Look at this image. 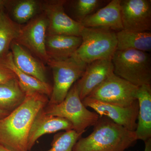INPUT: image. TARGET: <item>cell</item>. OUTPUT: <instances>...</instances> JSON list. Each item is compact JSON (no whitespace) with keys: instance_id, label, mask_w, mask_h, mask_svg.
Returning <instances> with one entry per match:
<instances>
[{"instance_id":"cell-13","label":"cell","mask_w":151,"mask_h":151,"mask_svg":"<svg viewBox=\"0 0 151 151\" xmlns=\"http://www.w3.org/2000/svg\"><path fill=\"white\" fill-rule=\"evenodd\" d=\"M121 0H112L81 22L84 27L103 29L118 32L123 29Z\"/></svg>"},{"instance_id":"cell-27","label":"cell","mask_w":151,"mask_h":151,"mask_svg":"<svg viewBox=\"0 0 151 151\" xmlns=\"http://www.w3.org/2000/svg\"><path fill=\"white\" fill-rule=\"evenodd\" d=\"M10 113V112H8V111L0 110V120L7 116Z\"/></svg>"},{"instance_id":"cell-21","label":"cell","mask_w":151,"mask_h":151,"mask_svg":"<svg viewBox=\"0 0 151 151\" xmlns=\"http://www.w3.org/2000/svg\"><path fill=\"white\" fill-rule=\"evenodd\" d=\"M6 7L10 9L13 20L20 25L27 23L41 11V1L36 0L8 1Z\"/></svg>"},{"instance_id":"cell-8","label":"cell","mask_w":151,"mask_h":151,"mask_svg":"<svg viewBox=\"0 0 151 151\" xmlns=\"http://www.w3.org/2000/svg\"><path fill=\"white\" fill-rule=\"evenodd\" d=\"M66 1L53 0L41 2V11L48 22L47 35L80 37L84 27L65 13Z\"/></svg>"},{"instance_id":"cell-24","label":"cell","mask_w":151,"mask_h":151,"mask_svg":"<svg viewBox=\"0 0 151 151\" xmlns=\"http://www.w3.org/2000/svg\"><path fill=\"white\" fill-rule=\"evenodd\" d=\"M105 1L101 0H76L72 6L76 21L81 22L86 17L95 12Z\"/></svg>"},{"instance_id":"cell-26","label":"cell","mask_w":151,"mask_h":151,"mask_svg":"<svg viewBox=\"0 0 151 151\" xmlns=\"http://www.w3.org/2000/svg\"><path fill=\"white\" fill-rule=\"evenodd\" d=\"M144 151H151V138L145 141Z\"/></svg>"},{"instance_id":"cell-9","label":"cell","mask_w":151,"mask_h":151,"mask_svg":"<svg viewBox=\"0 0 151 151\" xmlns=\"http://www.w3.org/2000/svg\"><path fill=\"white\" fill-rule=\"evenodd\" d=\"M47 26L46 17L42 13L21 27L18 37L14 40L46 64L50 60L45 47Z\"/></svg>"},{"instance_id":"cell-17","label":"cell","mask_w":151,"mask_h":151,"mask_svg":"<svg viewBox=\"0 0 151 151\" xmlns=\"http://www.w3.org/2000/svg\"><path fill=\"white\" fill-rule=\"evenodd\" d=\"M81 37L47 35L45 47L50 59L62 60L72 57L81 43Z\"/></svg>"},{"instance_id":"cell-6","label":"cell","mask_w":151,"mask_h":151,"mask_svg":"<svg viewBox=\"0 0 151 151\" xmlns=\"http://www.w3.org/2000/svg\"><path fill=\"white\" fill-rule=\"evenodd\" d=\"M47 64L51 68L53 85L47 104L56 105L62 102L72 86L83 75L87 64L73 57L62 60L50 59Z\"/></svg>"},{"instance_id":"cell-1","label":"cell","mask_w":151,"mask_h":151,"mask_svg":"<svg viewBox=\"0 0 151 151\" xmlns=\"http://www.w3.org/2000/svg\"><path fill=\"white\" fill-rule=\"evenodd\" d=\"M48 102L43 94L26 95L21 105L0 120V145L11 151H28V138L33 122Z\"/></svg>"},{"instance_id":"cell-15","label":"cell","mask_w":151,"mask_h":151,"mask_svg":"<svg viewBox=\"0 0 151 151\" xmlns=\"http://www.w3.org/2000/svg\"><path fill=\"white\" fill-rule=\"evenodd\" d=\"M10 48L16 67L22 72L47 83L46 68L43 62L15 41L11 44Z\"/></svg>"},{"instance_id":"cell-28","label":"cell","mask_w":151,"mask_h":151,"mask_svg":"<svg viewBox=\"0 0 151 151\" xmlns=\"http://www.w3.org/2000/svg\"><path fill=\"white\" fill-rule=\"evenodd\" d=\"M8 1L6 0H0V11L4 9L6 7Z\"/></svg>"},{"instance_id":"cell-20","label":"cell","mask_w":151,"mask_h":151,"mask_svg":"<svg viewBox=\"0 0 151 151\" xmlns=\"http://www.w3.org/2000/svg\"><path fill=\"white\" fill-rule=\"evenodd\" d=\"M26 96L17 77L0 84V110L11 113L21 105Z\"/></svg>"},{"instance_id":"cell-30","label":"cell","mask_w":151,"mask_h":151,"mask_svg":"<svg viewBox=\"0 0 151 151\" xmlns=\"http://www.w3.org/2000/svg\"></svg>"},{"instance_id":"cell-7","label":"cell","mask_w":151,"mask_h":151,"mask_svg":"<svg viewBox=\"0 0 151 151\" xmlns=\"http://www.w3.org/2000/svg\"><path fill=\"white\" fill-rule=\"evenodd\" d=\"M138 88L113 73L87 97L113 105L130 107L137 101Z\"/></svg>"},{"instance_id":"cell-16","label":"cell","mask_w":151,"mask_h":151,"mask_svg":"<svg viewBox=\"0 0 151 151\" xmlns=\"http://www.w3.org/2000/svg\"><path fill=\"white\" fill-rule=\"evenodd\" d=\"M137 97L139 108L135 133L137 140L145 142L151 138V85L139 86Z\"/></svg>"},{"instance_id":"cell-11","label":"cell","mask_w":151,"mask_h":151,"mask_svg":"<svg viewBox=\"0 0 151 151\" xmlns=\"http://www.w3.org/2000/svg\"><path fill=\"white\" fill-rule=\"evenodd\" d=\"M123 29L134 32H151L150 0H121Z\"/></svg>"},{"instance_id":"cell-3","label":"cell","mask_w":151,"mask_h":151,"mask_svg":"<svg viewBox=\"0 0 151 151\" xmlns=\"http://www.w3.org/2000/svg\"><path fill=\"white\" fill-rule=\"evenodd\" d=\"M80 37L81 43L72 57L86 64L112 58L117 50V37L113 31L84 27Z\"/></svg>"},{"instance_id":"cell-12","label":"cell","mask_w":151,"mask_h":151,"mask_svg":"<svg viewBox=\"0 0 151 151\" xmlns=\"http://www.w3.org/2000/svg\"><path fill=\"white\" fill-rule=\"evenodd\" d=\"M111 59L99 60L87 64L83 75L76 82L79 97L82 101L114 73Z\"/></svg>"},{"instance_id":"cell-29","label":"cell","mask_w":151,"mask_h":151,"mask_svg":"<svg viewBox=\"0 0 151 151\" xmlns=\"http://www.w3.org/2000/svg\"><path fill=\"white\" fill-rule=\"evenodd\" d=\"M0 151H11L4 147L3 146L0 145Z\"/></svg>"},{"instance_id":"cell-25","label":"cell","mask_w":151,"mask_h":151,"mask_svg":"<svg viewBox=\"0 0 151 151\" xmlns=\"http://www.w3.org/2000/svg\"><path fill=\"white\" fill-rule=\"evenodd\" d=\"M16 78L15 74L4 62L0 59V84H4Z\"/></svg>"},{"instance_id":"cell-2","label":"cell","mask_w":151,"mask_h":151,"mask_svg":"<svg viewBox=\"0 0 151 151\" xmlns=\"http://www.w3.org/2000/svg\"><path fill=\"white\" fill-rule=\"evenodd\" d=\"M93 131L80 138L73 151H125L138 140L135 132L129 131L105 117H100Z\"/></svg>"},{"instance_id":"cell-19","label":"cell","mask_w":151,"mask_h":151,"mask_svg":"<svg viewBox=\"0 0 151 151\" xmlns=\"http://www.w3.org/2000/svg\"><path fill=\"white\" fill-rule=\"evenodd\" d=\"M117 50H135L151 52V32H134L122 29L116 32Z\"/></svg>"},{"instance_id":"cell-23","label":"cell","mask_w":151,"mask_h":151,"mask_svg":"<svg viewBox=\"0 0 151 151\" xmlns=\"http://www.w3.org/2000/svg\"><path fill=\"white\" fill-rule=\"evenodd\" d=\"M81 135L73 130L56 134L52 142L51 148L47 151H73Z\"/></svg>"},{"instance_id":"cell-10","label":"cell","mask_w":151,"mask_h":151,"mask_svg":"<svg viewBox=\"0 0 151 151\" xmlns=\"http://www.w3.org/2000/svg\"><path fill=\"white\" fill-rule=\"evenodd\" d=\"M86 107L93 109L100 117H105L116 124L132 132L137 127L139 103L130 107H122L86 97L82 101Z\"/></svg>"},{"instance_id":"cell-14","label":"cell","mask_w":151,"mask_h":151,"mask_svg":"<svg viewBox=\"0 0 151 151\" xmlns=\"http://www.w3.org/2000/svg\"><path fill=\"white\" fill-rule=\"evenodd\" d=\"M44 109L36 116L31 127L28 138V151L31 150L36 141L44 135L52 134L61 130H73V125L68 120L45 114Z\"/></svg>"},{"instance_id":"cell-22","label":"cell","mask_w":151,"mask_h":151,"mask_svg":"<svg viewBox=\"0 0 151 151\" xmlns=\"http://www.w3.org/2000/svg\"><path fill=\"white\" fill-rule=\"evenodd\" d=\"M21 26L14 21L4 9L0 11V59L9 52L11 44L17 39Z\"/></svg>"},{"instance_id":"cell-4","label":"cell","mask_w":151,"mask_h":151,"mask_svg":"<svg viewBox=\"0 0 151 151\" xmlns=\"http://www.w3.org/2000/svg\"><path fill=\"white\" fill-rule=\"evenodd\" d=\"M111 59L116 75L138 87L151 85V58L149 52L135 50H116Z\"/></svg>"},{"instance_id":"cell-18","label":"cell","mask_w":151,"mask_h":151,"mask_svg":"<svg viewBox=\"0 0 151 151\" xmlns=\"http://www.w3.org/2000/svg\"><path fill=\"white\" fill-rule=\"evenodd\" d=\"M2 59L7 66L15 74L19 84L26 95L38 93L50 97L52 86L48 83L42 82L35 77L19 70L14 64L11 52Z\"/></svg>"},{"instance_id":"cell-5","label":"cell","mask_w":151,"mask_h":151,"mask_svg":"<svg viewBox=\"0 0 151 151\" xmlns=\"http://www.w3.org/2000/svg\"><path fill=\"white\" fill-rule=\"evenodd\" d=\"M44 111L47 115L68 120L73 125V130L81 134L87 128L94 126L100 118L97 113L89 111L84 106L79 97L76 83L62 102L48 105Z\"/></svg>"}]
</instances>
